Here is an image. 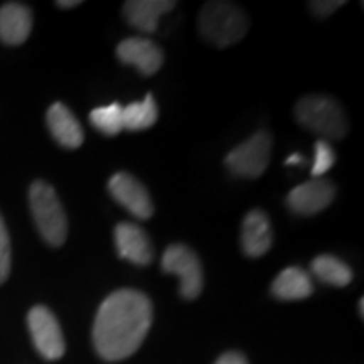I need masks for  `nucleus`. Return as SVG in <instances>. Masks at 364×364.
<instances>
[{
  "mask_svg": "<svg viewBox=\"0 0 364 364\" xmlns=\"http://www.w3.org/2000/svg\"><path fill=\"white\" fill-rule=\"evenodd\" d=\"M152 324V304L139 290L122 289L100 306L93 326V343L105 361H122L144 343Z\"/></svg>",
  "mask_w": 364,
  "mask_h": 364,
  "instance_id": "1",
  "label": "nucleus"
},
{
  "mask_svg": "<svg viewBox=\"0 0 364 364\" xmlns=\"http://www.w3.org/2000/svg\"><path fill=\"white\" fill-rule=\"evenodd\" d=\"M250 29L248 16L233 2L213 0L204 4L199 14V31L203 38L218 48H230L240 43Z\"/></svg>",
  "mask_w": 364,
  "mask_h": 364,
  "instance_id": "2",
  "label": "nucleus"
},
{
  "mask_svg": "<svg viewBox=\"0 0 364 364\" xmlns=\"http://www.w3.org/2000/svg\"><path fill=\"white\" fill-rule=\"evenodd\" d=\"M295 118L304 129L321 140H341L348 134V120L343 107L326 95H309L295 105Z\"/></svg>",
  "mask_w": 364,
  "mask_h": 364,
  "instance_id": "3",
  "label": "nucleus"
},
{
  "mask_svg": "<svg viewBox=\"0 0 364 364\" xmlns=\"http://www.w3.org/2000/svg\"><path fill=\"white\" fill-rule=\"evenodd\" d=\"M29 204L34 223L48 245L58 248L68 236V218L56 191L44 181H34L29 188Z\"/></svg>",
  "mask_w": 364,
  "mask_h": 364,
  "instance_id": "4",
  "label": "nucleus"
},
{
  "mask_svg": "<svg viewBox=\"0 0 364 364\" xmlns=\"http://www.w3.org/2000/svg\"><path fill=\"white\" fill-rule=\"evenodd\" d=\"M273 139L270 132L260 130L238 147L231 150L225 159V166L233 176L245 179H257L265 174L272 157Z\"/></svg>",
  "mask_w": 364,
  "mask_h": 364,
  "instance_id": "5",
  "label": "nucleus"
},
{
  "mask_svg": "<svg viewBox=\"0 0 364 364\" xmlns=\"http://www.w3.org/2000/svg\"><path fill=\"white\" fill-rule=\"evenodd\" d=\"M162 272L179 277L181 295L188 300L198 299L203 292V265L194 250L186 245H171L162 255Z\"/></svg>",
  "mask_w": 364,
  "mask_h": 364,
  "instance_id": "6",
  "label": "nucleus"
},
{
  "mask_svg": "<svg viewBox=\"0 0 364 364\" xmlns=\"http://www.w3.org/2000/svg\"><path fill=\"white\" fill-rule=\"evenodd\" d=\"M27 324H29L31 338H33L41 356L49 361L63 358L66 351L65 338H63L58 318L48 307L36 306L31 309L29 316H27Z\"/></svg>",
  "mask_w": 364,
  "mask_h": 364,
  "instance_id": "7",
  "label": "nucleus"
},
{
  "mask_svg": "<svg viewBox=\"0 0 364 364\" xmlns=\"http://www.w3.org/2000/svg\"><path fill=\"white\" fill-rule=\"evenodd\" d=\"M108 191L112 198L125 208L136 220H149L154 215V204L149 191L139 179L129 172H117L108 181Z\"/></svg>",
  "mask_w": 364,
  "mask_h": 364,
  "instance_id": "8",
  "label": "nucleus"
},
{
  "mask_svg": "<svg viewBox=\"0 0 364 364\" xmlns=\"http://www.w3.org/2000/svg\"><path fill=\"white\" fill-rule=\"evenodd\" d=\"M336 188L327 179H311L297 186L287 196L290 211L299 216H312L324 211L334 201Z\"/></svg>",
  "mask_w": 364,
  "mask_h": 364,
  "instance_id": "9",
  "label": "nucleus"
},
{
  "mask_svg": "<svg viewBox=\"0 0 364 364\" xmlns=\"http://www.w3.org/2000/svg\"><path fill=\"white\" fill-rule=\"evenodd\" d=\"M115 245L118 257L129 260L136 267L152 263L154 250L149 235L135 223H118L115 228Z\"/></svg>",
  "mask_w": 364,
  "mask_h": 364,
  "instance_id": "10",
  "label": "nucleus"
},
{
  "mask_svg": "<svg viewBox=\"0 0 364 364\" xmlns=\"http://www.w3.org/2000/svg\"><path fill=\"white\" fill-rule=\"evenodd\" d=\"M117 58L124 65L135 66L142 75H156L164 65V51L154 41L145 38H129L117 48Z\"/></svg>",
  "mask_w": 364,
  "mask_h": 364,
  "instance_id": "11",
  "label": "nucleus"
},
{
  "mask_svg": "<svg viewBox=\"0 0 364 364\" xmlns=\"http://www.w3.org/2000/svg\"><path fill=\"white\" fill-rule=\"evenodd\" d=\"M273 243L270 220L262 209H252L243 220L241 228V247L247 257H263Z\"/></svg>",
  "mask_w": 364,
  "mask_h": 364,
  "instance_id": "12",
  "label": "nucleus"
},
{
  "mask_svg": "<svg viewBox=\"0 0 364 364\" xmlns=\"http://www.w3.org/2000/svg\"><path fill=\"white\" fill-rule=\"evenodd\" d=\"M48 129L51 132L53 139L65 149H78L85 140V132L81 129L80 122L73 115V112L65 103L56 102L49 107L46 113Z\"/></svg>",
  "mask_w": 364,
  "mask_h": 364,
  "instance_id": "13",
  "label": "nucleus"
},
{
  "mask_svg": "<svg viewBox=\"0 0 364 364\" xmlns=\"http://www.w3.org/2000/svg\"><path fill=\"white\" fill-rule=\"evenodd\" d=\"M33 31V11L24 4L9 2L0 7V41L7 46L24 44Z\"/></svg>",
  "mask_w": 364,
  "mask_h": 364,
  "instance_id": "14",
  "label": "nucleus"
},
{
  "mask_svg": "<svg viewBox=\"0 0 364 364\" xmlns=\"http://www.w3.org/2000/svg\"><path fill=\"white\" fill-rule=\"evenodd\" d=\"M176 7L172 0H129L124 4V17L140 33H156L159 19Z\"/></svg>",
  "mask_w": 364,
  "mask_h": 364,
  "instance_id": "15",
  "label": "nucleus"
},
{
  "mask_svg": "<svg viewBox=\"0 0 364 364\" xmlns=\"http://www.w3.org/2000/svg\"><path fill=\"white\" fill-rule=\"evenodd\" d=\"M314 292L311 275L299 267H289L273 280L272 294L280 300H302Z\"/></svg>",
  "mask_w": 364,
  "mask_h": 364,
  "instance_id": "16",
  "label": "nucleus"
},
{
  "mask_svg": "<svg viewBox=\"0 0 364 364\" xmlns=\"http://www.w3.org/2000/svg\"><path fill=\"white\" fill-rule=\"evenodd\" d=\"M311 270L318 280L334 287H346L353 280V270L348 267V263L332 255H321L314 258Z\"/></svg>",
  "mask_w": 364,
  "mask_h": 364,
  "instance_id": "17",
  "label": "nucleus"
},
{
  "mask_svg": "<svg viewBox=\"0 0 364 364\" xmlns=\"http://www.w3.org/2000/svg\"><path fill=\"white\" fill-rule=\"evenodd\" d=\"M159 118L157 102L152 93H147L142 102H134L124 107V129L130 132L147 130L156 125Z\"/></svg>",
  "mask_w": 364,
  "mask_h": 364,
  "instance_id": "18",
  "label": "nucleus"
},
{
  "mask_svg": "<svg viewBox=\"0 0 364 364\" xmlns=\"http://www.w3.org/2000/svg\"><path fill=\"white\" fill-rule=\"evenodd\" d=\"M90 122L102 134L113 136L124 129V107L118 102H113L107 107H98L90 113Z\"/></svg>",
  "mask_w": 364,
  "mask_h": 364,
  "instance_id": "19",
  "label": "nucleus"
},
{
  "mask_svg": "<svg viewBox=\"0 0 364 364\" xmlns=\"http://www.w3.org/2000/svg\"><path fill=\"white\" fill-rule=\"evenodd\" d=\"M336 162V152L332 145L326 140L318 139L316 145H314V164H312V179H321L326 172L332 169Z\"/></svg>",
  "mask_w": 364,
  "mask_h": 364,
  "instance_id": "20",
  "label": "nucleus"
},
{
  "mask_svg": "<svg viewBox=\"0 0 364 364\" xmlns=\"http://www.w3.org/2000/svg\"><path fill=\"white\" fill-rule=\"evenodd\" d=\"M11 263H12V252H11V238L4 221V216L0 215V284H4L11 275Z\"/></svg>",
  "mask_w": 364,
  "mask_h": 364,
  "instance_id": "21",
  "label": "nucleus"
},
{
  "mask_svg": "<svg viewBox=\"0 0 364 364\" xmlns=\"http://www.w3.org/2000/svg\"><path fill=\"white\" fill-rule=\"evenodd\" d=\"M312 12L318 17H329L332 12L338 11L339 7L344 6L343 0H317V2L309 4Z\"/></svg>",
  "mask_w": 364,
  "mask_h": 364,
  "instance_id": "22",
  "label": "nucleus"
},
{
  "mask_svg": "<svg viewBox=\"0 0 364 364\" xmlns=\"http://www.w3.org/2000/svg\"><path fill=\"white\" fill-rule=\"evenodd\" d=\"M215 364H248L247 358L240 353H226Z\"/></svg>",
  "mask_w": 364,
  "mask_h": 364,
  "instance_id": "23",
  "label": "nucleus"
},
{
  "mask_svg": "<svg viewBox=\"0 0 364 364\" xmlns=\"http://www.w3.org/2000/svg\"><path fill=\"white\" fill-rule=\"evenodd\" d=\"M287 166H302V164H306V159H304L300 154H292L289 159L285 161Z\"/></svg>",
  "mask_w": 364,
  "mask_h": 364,
  "instance_id": "24",
  "label": "nucleus"
},
{
  "mask_svg": "<svg viewBox=\"0 0 364 364\" xmlns=\"http://www.w3.org/2000/svg\"><path fill=\"white\" fill-rule=\"evenodd\" d=\"M56 6L59 7V9H73V7H78V6H81V2L80 0H59V2H56Z\"/></svg>",
  "mask_w": 364,
  "mask_h": 364,
  "instance_id": "25",
  "label": "nucleus"
},
{
  "mask_svg": "<svg viewBox=\"0 0 364 364\" xmlns=\"http://www.w3.org/2000/svg\"><path fill=\"white\" fill-rule=\"evenodd\" d=\"M363 304H364V300L361 299L359 300V312H361V316H363V311H364V307H363Z\"/></svg>",
  "mask_w": 364,
  "mask_h": 364,
  "instance_id": "26",
  "label": "nucleus"
}]
</instances>
